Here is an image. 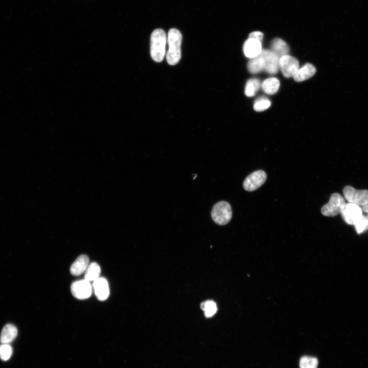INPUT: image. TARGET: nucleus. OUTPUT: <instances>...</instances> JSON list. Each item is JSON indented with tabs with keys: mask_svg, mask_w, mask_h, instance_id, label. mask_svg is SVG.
<instances>
[{
	"mask_svg": "<svg viewBox=\"0 0 368 368\" xmlns=\"http://www.w3.org/2000/svg\"><path fill=\"white\" fill-rule=\"evenodd\" d=\"M167 41L169 49L166 60L169 65L173 66L177 64L181 60L182 35L178 29H171L168 34Z\"/></svg>",
	"mask_w": 368,
	"mask_h": 368,
	"instance_id": "obj_1",
	"label": "nucleus"
},
{
	"mask_svg": "<svg viewBox=\"0 0 368 368\" xmlns=\"http://www.w3.org/2000/svg\"><path fill=\"white\" fill-rule=\"evenodd\" d=\"M167 37L162 29L153 32L151 38V55L153 60L158 63L163 62L165 55Z\"/></svg>",
	"mask_w": 368,
	"mask_h": 368,
	"instance_id": "obj_2",
	"label": "nucleus"
},
{
	"mask_svg": "<svg viewBox=\"0 0 368 368\" xmlns=\"http://www.w3.org/2000/svg\"><path fill=\"white\" fill-rule=\"evenodd\" d=\"M212 218L214 222L219 225H225L228 224L232 217L231 206L229 203L220 201L214 206L211 212Z\"/></svg>",
	"mask_w": 368,
	"mask_h": 368,
	"instance_id": "obj_3",
	"label": "nucleus"
},
{
	"mask_svg": "<svg viewBox=\"0 0 368 368\" xmlns=\"http://www.w3.org/2000/svg\"><path fill=\"white\" fill-rule=\"evenodd\" d=\"M345 204V200L342 196L337 193L333 194L328 203L322 208L321 213L326 216H335L341 214Z\"/></svg>",
	"mask_w": 368,
	"mask_h": 368,
	"instance_id": "obj_4",
	"label": "nucleus"
},
{
	"mask_svg": "<svg viewBox=\"0 0 368 368\" xmlns=\"http://www.w3.org/2000/svg\"><path fill=\"white\" fill-rule=\"evenodd\" d=\"M344 199L348 203L357 204L362 207L368 203V190H357L350 186L343 189Z\"/></svg>",
	"mask_w": 368,
	"mask_h": 368,
	"instance_id": "obj_5",
	"label": "nucleus"
},
{
	"mask_svg": "<svg viewBox=\"0 0 368 368\" xmlns=\"http://www.w3.org/2000/svg\"><path fill=\"white\" fill-rule=\"evenodd\" d=\"M279 69L286 78L293 77L299 70V63L297 59L286 55L280 58Z\"/></svg>",
	"mask_w": 368,
	"mask_h": 368,
	"instance_id": "obj_6",
	"label": "nucleus"
},
{
	"mask_svg": "<svg viewBox=\"0 0 368 368\" xmlns=\"http://www.w3.org/2000/svg\"><path fill=\"white\" fill-rule=\"evenodd\" d=\"M363 212L360 206L348 203H346L341 214L346 223L354 225L363 216Z\"/></svg>",
	"mask_w": 368,
	"mask_h": 368,
	"instance_id": "obj_7",
	"label": "nucleus"
},
{
	"mask_svg": "<svg viewBox=\"0 0 368 368\" xmlns=\"http://www.w3.org/2000/svg\"><path fill=\"white\" fill-rule=\"evenodd\" d=\"M267 178V174L264 171H255L247 176L243 183L244 188L246 191L252 192L266 182Z\"/></svg>",
	"mask_w": 368,
	"mask_h": 368,
	"instance_id": "obj_8",
	"label": "nucleus"
},
{
	"mask_svg": "<svg viewBox=\"0 0 368 368\" xmlns=\"http://www.w3.org/2000/svg\"><path fill=\"white\" fill-rule=\"evenodd\" d=\"M71 290L74 297L79 300H84L91 296L92 286L90 282L84 279L73 283Z\"/></svg>",
	"mask_w": 368,
	"mask_h": 368,
	"instance_id": "obj_9",
	"label": "nucleus"
},
{
	"mask_svg": "<svg viewBox=\"0 0 368 368\" xmlns=\"http://www.w3.org/2000/svg\"><path fill=\"white\" fill-rule=\"evenodd\" d=\"M261 53L264 60V71L275 75L279 70L280 58L271 50H262Z\"/></svg>",
	"mask_w": 368,
	"mask_h": 368,
	"instance_id": "obj_10",
	"label": "nucleus"
},
{
	"mask_svg": "<svg viewBox=\"0 0 368 368\" xmlns=\"http://www.w3.org/2000/svg\"><path fill=\"white\" fill-rule=\"evenodd\" d=\"M93 287L95 295L100 301L106 300L110 295V288L107 280L99 277L93 282Z\"/></svg>",
	"mask_w": 368,
	"mask_h": 368,
	"instance_id": "obj_11",
	"label": "nucleus"
},
{
	"mask_svg": "<svg viewBox=\"0 0 368 368\" xmlns=\"http://www.w3.org/2000/svg\"><path fill=\"white\" fill-rule=\"evenodd\" d=\"M243 50L246 57L249 59L254 58L259 55L262 51L261 42L248 38L244 44Z\"/></svg>",
	"mask_w": 368,
	"mask_h": 368,
	"instance_id": "obj_12",
	"label": "nucleus"
},
{
	"mask_svg": "<svg viewBox=\"0 0 368 368\" xmlns=\"http://www.w3.org/2000/svg\"><path fill=\"white\" fill-rule=\"evenodd\" d=\"M90 260L86 255H82L79 256L72 264L70 272L74 276H78L85 272L89 266Z\"/></svg>",
	"mask_w": 368,
	"mask_h": 368,
	"instance_id": "obj_13",
	"label": "nucleus"
},
{
	"mask_svg": "<svg viewBox=\"0 0 368 368\" xmlns=\"http://www.w3.org/2000/svg\"><path fill=\"white\" fill-rule=\"evenodd\" d=\"M316 72V68L311 64H306L299 69L293 79L297 82H302L312 78Z\"/></svg>",
	"mask_w": 368,
	"mask_h": 368,
	"instance_id": "obj_14",
	"label": "nucleus"
},
{
	"mask_svg": "<svg viewBox=\"0 0 368 368\" xmlns=\"http://www.w3.org/2000/svg\"><path fill=\"white\" fill-rule=\"evenodd\" d=\"M18 335V330L16 327L8 324L6 325L1 332L0 341L2 344H9L12 342Z\"/></svg>",
	"mask_w": 368,
	"mask_h": 368,
	"instance_id": "obj_15",
	"label": "nucleus"
},
{
	"mask_svg": "<svg viewBox=\"0 0 368 368\" xmlns=\"http://www.w3.org/2000/svg\"><path fill=\"white\" fill-rule=\"evenodd\" d=\"M279 58L284 56L288 55L289 49L287 43L282 39L276 38L274 39L271 43V49Z\"/></svg>",
	"mask_w": 368,
	"mask_h": 368,
	"instance_id": "obj_16",
	"label": "nucleus"
},
{
	"mask_svg": "<svg viewBox=\"0 0 368 368\" xmlns=\"http://www.w3.org/2000/svg\"><path fill=\"white\" fill-rule=\"evenodd\" d=\"M264 60L262 53L250 58L247 65L248 71L252 74H257L264 70Z\"/></svg>",
	"mask_w": 368,
	"mask_h": 368,
	"instance_id": "obj_17",
	"label": "nucleus"
},
{
	"mask_svg": "<svg viewBox=\"0 0 368 368\" xmlns=\"http://www.w3.org/2000/svg\"><path fill=\"white\" fill-rule=\"evenodd\" d=\"M262 89L269 95L276 94L280 87V82L275 78H271L265 80L261 84Z\"/></svg>",
	"mask_w": 368,
	"mask_h": 368,
	"instance_id": "obj_18",
	"label": "nucleus"
},
{
	"mask_svg": "<svg viewBox=\"0 0 368 368\" xmlns=\"http://www.w3.org/2000/svg\"><path fill=\"white\" fill-rule=\"evenodd\" d=\"M101 269L99 264L92 262L89 264L85 272L84 279L89 282H94L100 277Z\"/></svg>",
	"mask_w": 368,
	"mask_h": 368,
	"instance_id": "obj_19",
	"label": "nucleus"
},
{
	"mask_svg": "<svg viewBox=\"0 0 368 368\" xmlns=\"http://www.w3.org/2000/svg\"><path fill=\"white\" fill-rule=\"evenodd\" d=\"M261 86V82L257 79L249 80L245 85V94L247 97L254 96Z\"/></svg>",
	"mask_w": 368,
	"mask_h": 368,
	"instance_id": "obj_20",
	"label": "nucleus"
},
{
	"mask_svg": "<svg viewBox=\"0 0 368 368\" xmlns=\"http://www.w3.org/2000/svg\"><path fill=\"white\" fill-rule=\"evenodd\" d=\"M201 308L204 311L206 318L212 317L216 313L217 311L216 304L212 300L203 302L201 305Z\"/></svg>",
	"mask_w": 368,
	"mask_h": 368,
	"instance_id": "obj_21",
	"label": "nucleus"
},
{
	"mask_svg": "<svg viewBox=\"0 0 368 368\" xmlns=\"http://www.w3.org/2000/svg\"><path fill=\"white\" fill-rule=\"evenodd\" d=\"M271 106V102L268 98L261 97L255 101L254 109L256 112H262L268 109Z\"/></svg>",
	"mask_w": 368,
	"mask_h": 368,
	"instance_id": "obj_22",
	"label": "nucleus"
},
{
	"mask_svg": "<svg viewBox=\"0 0 368 368\" xmlns=\"http://www.w3.org/2000/svg\"><path fill=\"white\" fill-rule=\"evenodd\" d=\"M319 362L317 358L304 356L300 361V368H317Z\"/></svg>",
	"mask_w": 368,
	"mask_h": 368,
	"instance_id": "obj_23",
	"label": "nucleus"
},
{
	"mask_svg": "<svg viewBox=\"0 0 368 368\" xmlns=\"http://www.w3.org/2000/svg\"><path fill=\"white\" fill-rule=\"evenodd\" d=\"M359 234H362L368 230V218L366 215H363L362 218L353 225Z\"/></svg>",
	"mask_w": 368,
	"mask_h": 368,
	"instance_id": "obj_24",
	"label": "nucleus"
},
{
	"mask_svg": "<svg viewBox=\"0 0 368 368\" xmlns=\"http://www.w3.org/2000/svg\"><path fill=\"white\" fill-rule=\"evenodd\" d=\"M12 354L11 347L7 344H2L0 346V358L3 361L8 360Z\"/></svg>",
	"mask_w": 368,
	"mask_h": 368,
	"instance_id": "obj_25",
	"label": "nucleus"
},
{
	"mask_svg": "<svg viewBox=\"0 0 368 368\" xmlns=\"http://www.w3.org/2000/svg\"><path fill=\"white\" fill-rule=\"evenodd\" d=\"M249 38L255 39L261 41L263 38V34L259 32H253L249 35Z\"/></svg>",
	"mask_w": 368,
	"mask_h": 368,
	"instance_id": "obj_26",
	"label": "nucleus"
},
{
	"mask_svg": "<svg viewBox=\"0 0 368 368\" xmlns=\"http://www.w3.org/2000/svg\"><path fill=\"white\" fill-rule=\"evenodd\" d=\"M361 208L363 212L368 214V203H367L366 205L362 206Z\"/></svg>",
	"mask_w": 368,
	"mask_h": 368,
	"instance_id": "obj_27",
	"label": "nucleus"
},
{
	"mask_svg": "<svg viewBox=\"0 0 368 368\" xmlns=\"http://www.w3.org/2000/svg\"><path fill=\"white\" fill-rule=\"evenodd\" d=\"M367 217H368V215H367Z\"/></svg>",
	"mask_w": 368,
	"mask_h": 368,
	"instance_id": "obj_28",
	"label": "nucleus"
}]
</instances>
